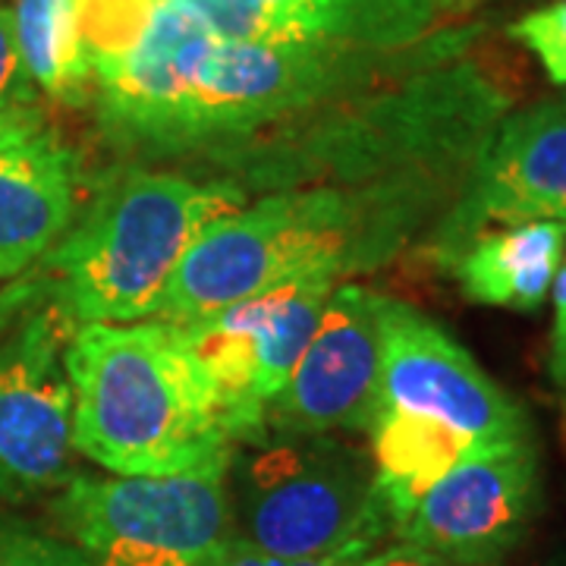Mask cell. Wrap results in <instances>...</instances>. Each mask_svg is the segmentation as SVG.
<instances>
[{
    "mask_svg": "<svg viewBox=\"0 0 566 566\" xmlns=\"http://www.w3.org/2000/svg\"><path fill=\"white\" fill-rule=\"evenodd\" d=\"M438 35L403 51H365L331 39L245 44L214 39L177 0H161L126 57L92 66V98L114 148L208 164L403 73Z\"/></svg>",
    "mask_w": 566,
    "mask_h": 566,
    "instance_id": "obj_1",
    "label": "cell"
},
{
    "mask_svg": "<svg viewBox=\"0 0 566 566\" xmlns=\"http://www.w3.org/2000/svg\"><path fill=\"white\" fill-rule=\"evenodd\" d=\"M516 102L482 29H444L403 73L208 161L249 192L303 186L416 189L453 202Z\"/></svg>",
    "mask_w": 566,
    "mask_h": 566,
    "instance_id": "obj_2",
    "label": "cell"
},
{
    "mask_svg": "<svg viewBox=\"0 0 566 566\" xmlns=\"http://www.w3.org/2000/svg\"><path fill=\"white\" fill-rule=\"evenodd\" d=\"M450 211L416 189L303 186L211 223L182 255L158 308L161 322H192L296 277H344L394 262Z\"/></svg>",
    "mask_w": 566,
    "mask_h": 566,
    "instance_id": "obj_3",
    "label": "cell"
},
{
    "mask_svg": "<svg viewBox=\"0 0 566 566\" xmlns=\"http://www.w3.org/2000/svg\"><path fill=\"white\" fill-rule=\"evenodd\" d=\"M73 447L117 475H174L233 450L223 406L177 324H85L63 349Z\"/></svg>",
    "mask_w": 566,
    "mask_h": 566,
    "instance_id": "obj_4",
    "label": "cell"
},
{
    "mask_svg": "<svg viewBox=\"0 0 566 566\" xmlns=\"http://www.w3.org/2000/svg\"><path fill=\"white\" fill-rule=\"evenodd\" d=\"M249 205L227 180L126 170L41 255L35 296L73 331L158 315L182 255L211 223Z\"/></svg>",
    "mask_w": 566,
    "mask_h": 566,
    "instance_id": "obj_5",
    "label": "cell"
},
{
    "mask_svg": "<svg viewBox=\"0 0 566 566\" xmlns=\"http://www.w3.org/2000/svg\"><path fill=\"white\" fill-rule=\"evenodd\" d=\"M233 447L237 542L274 560H363L390 532L371 453L337 434Z\"/></svg>",
    "mask_w": 566,
    "mask_h": 566,
    "instance_id": "obj_6",
    "label": "cell"
},
{
    "mask_svg": "<svg viewBox=\"0 0 566 566\" xmlns=\"http://www.w3.org/2000/svg\"><path fill=\"white\" fill-rule=\"evenodd\" d=\"M230 457L174 475H73L48 513L61 538L102 566H221L237 542Z\"/></svg>",
    "mask_w": 566,
    "mask_h": 566,
    "instance_id": "obj_7",
    "label": "cell"
},
{
    "mask_svg": "<svg viewBox=\"0 0 566 566\" xmlns=\"http://www.w3.org/2000/svg\"><path fill=\"white\" fill-rule=\"evenodd\" d=\"M375 406H394L460 431L475 447L535 438L526 409L419 308L385 296Z\"/></svg>",
    "mask_w": 566,
    "mask_h": 566,
    "instance_id": "obj_8",
    "label": "cell"
},
{
    "mask_svg": "<svg viewBox=\"0 0 566 566\" xmlns=\"http://www.w3.org/2000/svg\"><path fill=\"white\" fill-rule=\"evenodd\" d=\"M70 337L73 327L39 305L0 340V501L22 504L76 475Z\"/></svg>",
    "mask_w": 566,
    "mask_h": 566,
    "instance_id": "obj_9",
    "label": "cell"
},
{
    "mask_svg": "<svg viewBox=\"0 0 566 566\" xmlns=\"http://www.w3.org/2000/svg\"><path fill=\"white\" fill-rule=\"evenodd\" d=\"M538 504L542 453L528 438L453 465L409 506L394 535L453 566H497L528 535Z\"/></svg>",
    "mask_w": 566,
    "mask_h": 566,
    "instance_id": "obj_10",
    "label": "cell"
},
{
    "mask_svg": "<svg viewBox=\"0 0 566 566\" xmlns=\"http://www.w3.org/2000/svg\"><path fill=\"white\" fill-rule=\"evenodd\" d=\"M381 293L334 286L300 363L264 406L262 441L368 431L381 378Z\"/></svg>",
    "mask_w": 566,
    "mask_h": 566,
    "instance_id": "obj_11",
    "label": "cell"
},
{
    "mask_svg": "<svg viewBox=\"0 0 566 566\" xmlns=\"http://www.w3.org/2000/svg\"><path fill=\"white\" fill-rule=\"evenodd\" d=\"M566 223V104L538 102L510 111L475 164L460 199L428 233L438 264L460 259L491 223Z\"/></svg>",
    "mask_w": 566,
    "mask_h": 566,
    "instance_id": "obj_12",
    "label": "cell"
},
{
    "mask_svg": "<svg viewBox=\"0 0 566 566\" xmlns=\"http://www.w3.org/2000/svg\"><path fill=\"white\" fill-rule=\"evenodd\" d=\"M76 211L80 161L48 129L0 151V281L39 264Z\"/></svg>",
    "mask_w": 566,
    "mask_h": 566,
    "instance_id": "obj_13",
    "label": "cell"
},
{
    "mask_svg": "<svg viewBox=\"0 0 566 566\" xmlns=\"http://www.w3.org/2000/svg\"><path fill=\"white\" fill-rule=\"evenodd\" d=\"M566 223L535 221L485 230L450 264L463 293L479 305L535 312L564 264Z\"/></svg>",
    "mask_w": 566,
    "mask_h": 566,
    "instance_id": "obj_14",
    "label": "cell"
},
{
    "mask_svg": "<svg viewBox=\"0 0 566 566\" xmlns=\"http://www.w3.org/2000/svg\"><path fill=\"white\" fill-rule=\"evenodd\" d=\"M365 434L371 438L368 453L390 516V532L444 472L482 453V447L472 444L460 431L394 406H375Z\"/></svg>",
    "mask_w": 566,
    "mask_h": 566,
    "instance_id": "obj_15",
    "label": "cell"
},
{
    "mask_svg": "<svg viewBox=\"0 0 566 566\" xmlns=\"http://www.w3.org/2000/svg\"><path fill=\"white\" fill-rule=\"evenodd\" d=\"M334 286V277H296L259 296H249L243 303L218 308L223 318L245 327L259 340L264 406L286 385L293 365L300 363Z\"/></svg>",
    "mask_w": 566,
    "mask_h": 566,
    "instance_id": "obj_16",
    "label": "cell"
},
{
    "mask_svg": "<svg viewBox=\"0 0 566 566\" xmlns=\"http://www.w3.org/2000/svg\"><path fill=\"white\" fill-rule=\"evenodd\" d=\"M13 29L25 73L54 102L80 107L95 95L92 63L82 51L76 0H13Z\"/></svg>",
    "mask_w": 566,
    "mask_h": 566,
    "instance_id": "obj_17",
    "label": "cell"
},
{
    "mask_svg": "<svg viewBox=\"0 0 566 566\" xmlns=\"http://www.w3.org/2000/svg\"><path fill=\"white\" fill-rule=\"evenodd\" d=\"M322 35L365 51H403L438 32L441 0H312Z\"/></svg>",
    "mask_w": 566,
    "mask_h": 566,
    "instance_id": "obj_18",
    "label": "cell"
},
{
    "mask_svg": "<svg viewBox=\"0 0 566 566\" xmlns=\"http://www.w3.org/2000/svg\"><path fill=\"white\" fill-rule=\"evenodd\" d=\"M161 0H76L82 51L88 63L126 57L148 32Z\"/></svg>",
    "mask_w": 566,
    "mask_h": 566,
    "instance_id": "obj_19",
    "label": "cell"
},
{
    "mask_svg": "<svg viewBox=\"0 0 566 566\" xmlns=\"http://www.w3.org/2000/svg\"><path fill=\"white\" fill-rule=\"evenodd\" d=\"M0 566H102L54 532L0 513Z\"/></svg>",
    "mask_w": 566,
    "mask_h": 566,
    "instance_id": "obj_20",
    "label": "cell"
},
{
    "mask_svg": "<svg viewBox=\"0 0 566 566\" xmlns=\"http://www.w3.org/2000/svg\"><path fill=\"white\" fill-rule=\"evenodd\" d=\"M205 29L221 41L245 44H283L274 22L252 0H177Z\"/></svg>",
    "mask_w": 566,
    "mask_h": 566,
    "instance_id": "obj_21",
    "label": "cell"
},
{
    "mask_svg": "<svg viewBox=\"0 0 566 566\" xmlns=\"http://www.w3.org/2000/svg\"><path fill=\"white\" fill-rule=\"evenodd\" d=\"M506 35L528 48L545 66L547 80L566 85V0H551L506 25Z\"/></svg>",
    "mask_w": 566,
    "mask_h": 566,
    "instance_id": "obj_22",
    "label": "cell"
},
{
    "mask_svg": "<svg viewBox=\"0 0 566 566\" xmlns=\"http://www.w3.org/2000/svg\"><path fill=\"white\" fill-rule=\"evenodd\" d=\"M35 98H39V88L25 73V63L20 57L10 3L0 0V114L35 107Z\"/></svg>",
    "mask_w": 566,
    "mask_h": 566,
    "instance_id": "obj_23",
    "label": "cell"
},
{
    "mask_svg": "<svg viewBox=\"0 0 566 566\" xmlns=\"http://www.w3.org/2000/svg\"><path fill=\"white\" fill-rule=\"evenodd\" d=\"M252 3L262 10L268 20L274 22L283 44L324 39L322 22H318V13H315L312 0H252Z\"/></svg>",
    "mask_w": 566,
    "mask_h": 566,
    "instance_id": "obj_24",
    "label": "cell"
},
{
    "mask_svg": "<svg viewBox=\"0 0 566 566\" xmlns=\"http://www.w3.org/2000/svg\"><path fill=\"white\" fill-rule=\"evenodd\" d=\"M551 300H554V327H551L547 371H551V381L566 390V262L560 264V271L554 277Z\"/></svg>",
    "mask_w": 566,
    "mask_h": 566,
    "instance_id": "obj_25",
    "label": "cell"
},
{
    "mask_svg": "<svg viewBox=\"0 0 566 566\" xmlns=\"http://www.w3.org/2000/svg\"><path fill=\"white\" fill-rule=\"evenodd\" d=\"M41 129H44V123H41V114L35 107L0 114V151H7L20 142L35 139Z\"/></svg>",
    "mask_w": 566,
    "mask_h": 566,
    "instance_id": "obj_26",
    "label": "cell"
},
{
    "mask_svg": "<svg viewBox=\"0 0 566 566\" xmlns=\"http://www.w3.org/2000/svg\"><path fill=\"white\" fill-rule=\"evenodd\" d=\"M363 566H453L441 560V557H434V554H428V551H419V547H409V545H397L385 551V554H375V557H368Z\"/></svg>",
    "mask_w": 566,
    "mask_h": 566,
    "instance_id": "obj_27",
    "label": "cell"
},
{
    "mask_svg": "<svg viewBox=\"0 0 566 566\" xmlns=\"http://www.w3.org/2000/svg\"><path fill=\"white\" fill-rule=\"evenodd\" d=\"M331 560H305V564H293V560H274V557H264L259 551H252V547L240 545V542H233L230 551L223 554L221 566H327Z\"/></svg>",
    "mask_w": 566,
    "mask_h": 566,
    "instance_id": "obj_28",
    "label": "cell"
},
{
    "mask_svg": "<svg viewBox=\"0 0 566 566\" xmlns=\"http://www.w3.org/2000/svg\"><path fill=\"white\" fill-rule=\"evenodd\" d=\"M485 0H441V7H444V13H453V17H463L469 10H475V7H482Z\"/></svg>",
    "mask_w": 566,
    "mask_h": 566,
    "instance_id": "obj_29",
    "label": "cell"
},
{
    "mask_svg": "<svg viewBox=\"0 0 566 566\" xmlns=\"http://www.w3.org/2000/svg\"><path fill=\"white\" fill-rule=\"evenodd\" d=\"M547 566H566V547H564V551H557V554H554V557L547 560Z\"/></svg>",
    "mask_w": 566,
    "mask_h": 566,
    "instance_id": "obj_30",
    "label": "cell"
},
{
    "mask_svg": "<svg viewBox=\"0 0 566 566\" xmlns=\"http://www.w3.org/2000/svg\"><path fill=\"white\" fill-rule=\"evenodd\" d=\"M564 419H566V390H564Z\"/></svg>",
    "mask_w": 566,
    "mask_h": 566,
    "instance_id": "obj_31",
    "label": "cell"
},
{
    "mask_svg": "<svg viewBox=\"0 0 566 566\" xmlns=\"http://www.w3.org/2000/svg\"><path fill=\"white\" fill-rule=\"evenodd\" d=\"M564 104H566V98H564Z\"/></svg>",
    "mask_w": 566,
    "mask_h": 566,
    "instance_id": "obj_32",
    "label": "cell"
}]
</instances>
